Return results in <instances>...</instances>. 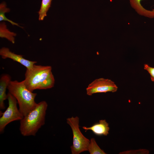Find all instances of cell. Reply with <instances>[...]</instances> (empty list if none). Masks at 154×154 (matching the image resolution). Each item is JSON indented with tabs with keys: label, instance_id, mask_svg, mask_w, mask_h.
<instances>
[{
	"label": "cell",
	"instance_id": "obj_1",
	"mask_svg": "<svg viewBox=\"0 0 154 154\" xmlns=\"http://www.w3.org/2000/svg\"><path fill=\"white\" fill-rule=\"evenodd\" d=\"M49 66L35 64L30 69H26L23 80L27 88L33 92L37 89H47L54 87L55 79Z\"/></svg>",
	"mask_w": 154,
	"mask_h": 154
},
{
	"label": "cell",
	"instance_id": "obj_2",
	"mask_svg": "<svg viewBox=\"0 0 154 154\" xmlns=\"http://www.w3.org/2000/svg\"><path fill=\"white\" fill-rule=\"evenodd\" d=\"M48 107L45 101L37 103L35 107L20 120L19 130L24 136H35L38 130L45 124Z\"/></svg>",
	"mask_w": 154,
	"mask_h": 154
},
{
	"label": "cell",
	"instance_id": "obj_3",
	"mask_svg": "<svg viewBox=\"0 0 154 154\" xmlns=\"http://www.w3.org/2000/svg\"><path fill=\"white\" fill-rule=\"evenodd\" d=\"M7 89L9 92L17 100L19 109L24 116L36 106L37 103L35 99L37 94L28 89L23 80L21 82L11 80Z\"/></svg>",
	"mask_w": 154,
	"mask_h": 154
},
{
	"label": "cell",
	"instance_id": "obj_4",
	"mask_svg": "<svg viewBox=\"0 0 154 154\" xmlns=\"http://www.w3.org/2000/svg\"><path fill=\"white\" fill-rule=\"evenodd\" d=\"M66 122L72 132L73 143L70 147L71 153L79 154L88 151L90 140L84 135L80 129L79 118L78 116H72L67 118Z\"/></svg>",
	"mask_w": 154,
	"mask_h": 154
},
{
	"label": "cell",
	"instance_id": "obj_5",
	"mask_svg": "<svg viewBox=\"0 0 154 154\" xmlns=\"http://www.w3.org/2000/svg\"><path fill=\"white\" fill-rule=\"evenodd\" d=\"M8 106L5 111L1 113L0 118V133L3 132L6 126L11 122L21 120L24 116L17 106V101L15 97L10 93L7 94Z\"/></svg>",
	"mask_w": 154,
	"mask_h": 154
},
{
	"label": "cell",
	"instance_id": "obj_6",
	"mask_svg": "<svg viewBox=\"0 0 154 154\" xmlns=\"http://www.w3.org/2000/svg\"><path fill=\"white\" fill-rule=\"evenodd\" d=\"M117 89V85L111 80L101 78L95 79L90 84L86 90L87 95L92 96L97 93L115 92Z\"/></svg>",
	"mask_w": 154,
	"mask_h": 154
},
{
	"label": "cell",
	"instance_id": "obj_7",
	"mask_svg": "<svg viewBox=\"0 0 154 154\" xmlns=\"http://www.w3.org/2000/svg\"><path fill=\"white\" fill-rule=\"evenodd\" d=\"M0 55L2 58L11 59L25 66L26 69H30L37 63L36 61H32L24 58L23 56L19 55L11 52L7 48L3 47L0 50Z\"/></svg>",
	"mask_w": 154,
	"mask_h": 154
},
{
	"label": "cell",
	"instance_id": "obj_8",
	"mask_svg": "<svg viewBox=\"0 0 154 154\" xmlns=\"http://www.w3.org/2000/svg\"><path fill=\"white\" fill-rule=\"evenodd\" d=\"M82 128L85 132L90 130L94 134L99 136H107L109 133L110 130L109 124L105 119L100 120L98 122L94 123L90 127L84 126Z\"/></svg>",
	"mask_w": 154,
	"mask_h": 154
},
{
	"label": "cell",
	"instance_id": "obj_9",
	"mask_svg": "<svg viewBox=\"0 0 154 154\" xmlns=\"http://www.w3.org/2000/svg\"><path fill=\"white\" fill-rule=\"evenodd\" d=\"M11 78L7 74L2 75L0 79V109H5V100L7 99V94L6 90L8 86L11 81Z\"/></svg>",
	"mask_w": 154,
	"mask_h": 154
},
{
	"label": "cell",
	"instance_id": "obj_10",
	"mask_svg": "<svg viewBox=\"0 0 154 154\" xmlns=\"http://www.w3.org/2000/svg\"><path fill=\"white\" fill-rule=\"evenodd\" d=\"M131 7L139 15L149 18H154V9L148 10L144 8L141 4L142 0H129Z\"/></svg>",
	"mask_w": 154,
	"mask_h": 154
},
{
	"label": "cell",
	"instance_id": "obj_11",
	"mask_svg": "<svg viewBox=\"0 0 154 154\" xmlns=\"http://www.w3.org/2000/svg\"><path fill=\"white\" fill-rule=\"evenodd\" d=\"M16 34L11 32L7 27L6 25L4 22L0 23V37L1 38H5L11 42L13 44L15 42L14 37Z\"/></svg>",
	"mask_w": 154,
	"mask_h": 154
},
{
	"label": "cell",
	"instance_id": "obj_12",
	"mask_svg": "<svg viewBox=\"0 0 154 154\" xmlns=\"http://www.w3.org/2000/svg\"><path fill=\"white\" fill-rule=\"evenodd\" d=\"M52 1L42 0L40 8L38 12L39 20H43L46 16L47 13L50 6Z\"/></svg>",
	"mask_w": 154,
	"mask_h": 154
},
{
	"label": "cell",
	"instance_id": "obj_13",
	"mask_svg": "<svg viewBox=\"0 0 154 154\" xmlns=\"http://www.w3.org/2000/svg\"><path fill=\"white\" fill-rule=\"evenodd\" d=\"M88 151L90 154H106L103 150L100 147L94 138H91L90 140Z\"/></svg>",
	"mask_w": 154,
	"mask_h": 154
},
{
	"label": "cell",
	"instance_id": "obj_14",
	"mask_svg": "<svg viewBox=\"0 0 154 154\" xmlns=\"http://www.w3.org/2000/svg\"><path fill=\"white\" fill-rule=\"evenodd\" d=\"M10 9L7 7V5L5 2L1 3L0 4V21H7L11 23L13 25H15L21 28L22 27L19 26L18 24L8 19L5 16V13L9 12Z\"/></svg>",
	"mask_w": 154,
	"mask_h": 154
},
{
	"label": "cell",
	"instance_id": "obj_15",
	"mask_svg": "<svg viewBox=\"0 0 154 154\" xmlns=\"http://www.w3.org/2000/svg\"><path fill=\"white\" fill-rule=\"evenodd\" d=\"M144 68L149 73L151 81L154 82V67H151L148 64H145L144 65Z\"/></svg>",
	"mask_w": 154,
	"mask_h": 154
}]
</instances>
